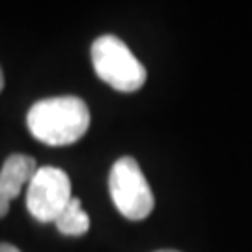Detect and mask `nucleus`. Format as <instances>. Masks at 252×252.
Masks as SVG:
<instances>
[{
  "label": "nucleus",
  "mask_w": 252,
  "mask_h": 252,
  "mask_svg": "<svg viewBox=\"0 0 252 252\" xmlns=\"http://www.w3.org/2000/svg\"><path fill=\"white\" fill-rule=\"evenodd\" d=\"M27 126L43 144L67 146L86 135L90 127V108L75 95L47 97L30 107Z\"/></svg>",
  "instance_id": "obj_1"
},
{
  "label": "nucleus",
  "mask_w": 252,
  "mask_h": 252,
  "mask_svg": "<svg viewBox=\"0 0 252 252\" xmlns=\"http://www.w3.org/2000/svg\"><path fill=\"white\" fill-rule=\"evenodd\" d=\"M92 63L103 82L118 92L140 90L146 82V67L118 36L107 34L92 43Z\"/></svg>",
  "instance_id": "obj_2"
},
{
  "label": "nucleus",
  "mask_w": 252,
  "mask_h": 252,
  "mask_svg": "<svg viewBox=\"0 0 252 252\" xmlns=\"http://www.w3.org/2000/svg\"><path fill=\"white\" fill-rule=\"evenodd\" d=\"M108 190L116 209L129 220H142L153 211L155 198L150 183L133 157H120L112 164Z\"/></svg>",
  "instance_id": "obj_3"
},
{
  "label": "nucleus",
  "mask_w": 252,
  "mask_h": 252,
  "mask_svg": "<svg viewBox=\"0 0 252 252\" xmlns=\"http://www.w3.org/2000/svg\"><path fill=\"white\" fill-rule=\"evenodd\" d=\"M71 198V180L56 166L37 168L27 185V207L39 222H54Z\"/></svg>",
  "instance_id": "obj_4"
},
{
  "label": "nucleus",
  "mask_w": 252,
  "mask_h": 252,
  "mask_svg": "<svg viewBox=\"0 0 252 252\" xmlns=\"http://www.w3.org/2000/svg\"><path fill=\"white\" fill-rule=\"evenodd\" d=\"M36 170V161L30 155L13 153L4 161L0 168V217L8 213L11 200L21 194Z\"/></svg>",
  "instance_id": "obj_5"
},
{
  "label": "nucleus",
  "mask_w": 252,
  "mask_h": 252,
  "mask_svg": "<svg viewBox=\"0 0 252 252\" xmlns=\"http://www.w3.org/2000/svg\"><path fill=\"white\" fill-rule=\"evenodd\" d=\"M58 232L63 235H84L90 230V217L82 209L81 200L71 198L62 215L54 220Z\"/></svg>",
  "instance_id": "obj_6"
},
{
  "label": "nucleus",
  "mask_w": 252,
  "mask_h": 252,
  "mask_svg": "<svg viewBox=\"0 0 252 252\" xmlns=\"http://www.w3.org/2000/svg\"><path fill=\"white\" fill-rule=\"evenodd\" d=\"M0 252H21L15 247V245H9V243H0Z\"/></svg>",
  "instance_id": "obj_7"
},
{
  "label": "nucleus",
  "mask_w": 252,
  "mask_h": 252,
  "mask_svg": "<svg viewBox=\"0 0 252 252\" xmlns=\"http://www.w3.org/2000/svg\"><path fill=\"white\" fill-rule=\"evenodd\" d=\"M4 88V73H2V67H0V92Z\"/></svg>",
  "instance_id": "obj_8"
},
{
  "label": "nucleus",
  "mask_w": 252,
  "mask_h": 252,
  "mask_svg": "<svg viewBox=\"0 0 252 252\" xmlns=\"http://www.w3.org/2000/svg\"><path fill=\"white\" fill-rule=\"evenodd\" d=\"M157 252H178V251H157Z\"/></svg>",
  "instance_id": "obj_9"
}]
</instances>
